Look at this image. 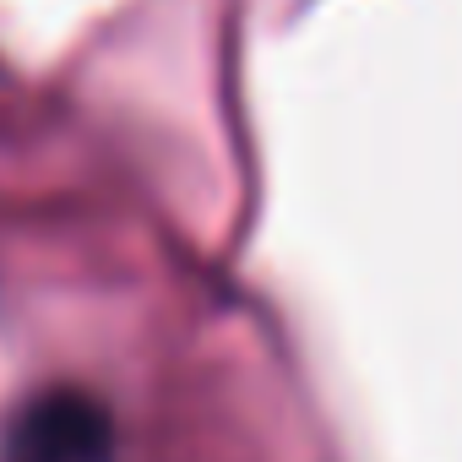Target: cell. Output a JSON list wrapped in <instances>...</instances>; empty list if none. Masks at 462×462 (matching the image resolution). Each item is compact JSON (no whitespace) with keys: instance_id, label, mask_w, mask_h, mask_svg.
I'll use <instances>...</instances> for the list:
<instances>
[{"instance_id":"1","label":"cell","mask_w":462,"mask_h":462,"mask_svg":"<svg viewBox=\"0 0 462 462\" xmlns=\"http://www.w3.org/2000/svg\"><path fill=\"white\" fill-rule=\"evenodd\" d=\"M109 457H115L109 413L82 392H44L6 430V462H109Z\"/></svg>"}]
</instances>
